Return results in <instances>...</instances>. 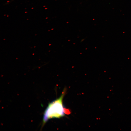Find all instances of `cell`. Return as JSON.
I'll return each mask as SVG.
<instances>
[{"label":"cell","instance_id":"obj_2","mask_svg":"<svg viewBox=\"0 0 131 131\" xmlns=\"http://www.w3.org/2000/svg\"><path fill=\"white\" fill-rule=\"evenodd\" d=\"M85 39H82L81 40V42H83V41H84V40Z\"/></svg>","mask_w":131,"mask_h":131},{"label":"cell","instance_id":"obj_1","mask_svg":"<svg viewBox=\"0 0 131 131\" xmlns=\"http://www.w3.org/2000/svg\"><path fill=\"white\" fill-rule=\"evenodd\" d=\"M66 90L64 89L60 96L49 104L45 109L43 116V123L44 124L49 120L53 118H59L64 116L65 114V108L63 103V98Z\"/></svg>","mask_w":131,"mask_h":131}]
</instances>
